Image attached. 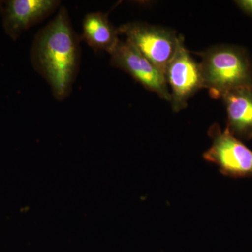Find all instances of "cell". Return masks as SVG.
I'll return each mask as SVG.
<instances>
[{
  "mask_svg": "<svg viewBox=\"0 0 252 252\" xmlns=\"http://www.w3.org/2000/svg\"><path fill=\"white\" fill-rule=\"evenodd\" d=\"M31 59L55 98L63 100L68 97L79 70L80 46L65 8H61L56 17L37 33Z\"/></svg>",
  "mask_w": 252,
  "mask_h": 252,
  "instance_id": "obj_1",
  "label": "cell"
},
{
  "mask_svg": "<svg viewBox=\"0 0 252 252\" xmlns=\"http://www.w3.org/2000/svg\"><path fill=\"white\" fill-rule=\"evenodd\" d=\"M197 54L202 59L199 64L204 88L212 98H221L233 89L252 85L251 63L243 49L218 46Z\"/></svg>",
  "mask_w": 252,
  "mask_h": 252,
  "instance_id": "obj_2",
  "label": "cell"
},
{
  "mask_svg": "<svg viewBox=\"0 0 252 252\" xmlns=\"http://www.w3.org/2000/svg\"><path fill=\"white\" fill-rule=\"evenodd\" d=\"M118 31L165 77V69L175 56L181 36L166 28L142 22L122 25Z\"/></svg>",
  "mask_w": 252,
  "mask_h": 252,
  "instance_id": "obj_3",
  "label": "cell"
},
{
  "mask_svg": "<svg viewBox=\"0 0 252 252\" xmlns=\"http://www.w3.org/2000/svg\"><path fill=\"white\" fill-rule=\"evenodd\" d=\"M209 135L212 144L203 154L207 161L216 164L220 172L228 177H252V151L228 129L222 131L217 124L210 127Z\"/></svg>",
  "mask_w": 252,
  "mask_h": 252,
  "instance_id": "obj_4",
  "label": "cell"
},
{
  "mask_svg": "<svg viewBox=\"0 0 252 252\" xmlns=\"http://www.w3.org/2000/svg\"><path fill=\"white\" fill-rule=\"evenodd\" d=\"M180 36L175 56L167 64L165 78L171 89V101L174 112L187 107V102L195 93L204 88L200 64L190 56Z\"/></svg>",
  "mask_w": 252,
  "mask_h": 252,
  "instance_id": "obj_5",
  "label": "cell"
},
{
  "mask_svg": "<svg viewBox=\"0 0 252 252\" xmlns=\"http://www.w3.org/2000/svg\"><path fill=\"white\" fill-rule=\"evenodd\" d=\"M111 64L125 71L146 89L171 101L166 80L158 69L128 40H120L110 54Z\"/></svg>",
  "mask_w": 252,
  "mask_h": 252,
  "instance_id": "obj_6",
  "label": "cell"
},
{
  "mask_svg": "<svg viewBox=\"0 0 252 252\" xmlns=\"http://www.w3.org/2000/svg\"><path fill=\"white\" fill-rule=\"evenodd\" d=\"M56 0H8L0 1L3 28L12 40L45 19L59 7Z\"/></svg>",
  "mask_w": 252,
  "mask_h": 252,
  "instance_id": "obj_7",
  "label": "cell"
},
{
  "mask_svg": "<svg viewBox=\"0 0 252 252\" xmlns=\"http://www.w3.org/2000/svg\"><path fill=\"white\" fill-rule=\"evenodd\" d=\"M228 116L226 128L235 137L252 138V85L228 91L221 97Z\"/></svg>",
  "mask_w": 252,
  "mask_h": 252,
  "instance_id": "obj_8",
  "label": "cell"
},
{
  "mask_svg": "<svg viewBox=\"0 0 252 252\" xmlns=\"http://www.w3.org/2000/svg\"><path fill=\"white\" fill-rule=\"evenodd\" d=\"M119 34L118 28L109 22L104 13H90L83 21L81 38L94 51H107L110 54L120 41Z\"/></svg>",
  "mask_w": 252,
  "mask_h": 252,
  "instance_id": "obj_9",
  "label": "cell"
},
{
  "mask_svg": "<svg viewBox=\"0 0 252 252\" xmlns=\"http://www.w3.org/2000/svg\"><path fill=\"white\" fill-rule=\"evenodd\" d=\"M239 7L249 15L252 16V0H240L236 1Z\"/></svg>",
  "mask_w": 252,
  "mask_h": 252,
  "instance_id": "obj_10",
  "label": "cell"
}]
</instances>
